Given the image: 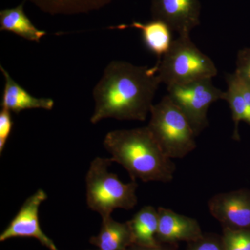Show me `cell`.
I'll return each mask as SVG.
<instances>
[{"mask_svg":"<svg viewBox=\"0 0 250 250\" xmlns=\"http://www.w3.org/2000/svg\"><path fill=\"white\" fill-rule=\"evenodd\" d=\"M148 128L166 155L182 159L197 147L195 135L187 117L166 95L153 105Z\"/></svg>","mask_w":250,"mask_h":250,"instance_id":"cell-5","label":"cell"},{"mask_svg":"<svg viewBox=\"0 0 250 250\" xmlns=\"http://www.w3.org/2000/svg\"><path fill=\"white\" fill-rule=\"evenodd\" d=\"M159 227L156 239L161 243L178 244L179 242L195 241L203 236L195 219L178 214L164 207L158 208Z\"/></svg>","mask_w":250,"mask_h":250,"instance_id":"cell-10","label":"cell"},{"mask_svg":"<svg viewBox=\"0 0 250 250\" xmlns=\"http://www.w3.org/2000/svg\"><path fill=\"white\" fill-rule=\"evenodd\" d=\"M161 83L157 63L149 67L113 61L94 88L95 106L90 122L96 124L105 118L146 121Z\"/></svg>","mask_w":250,"mask_h":250,"instance_id":"cell-1","label":"cell"},{"mask_svg":"<svg viewBox=\"0 0 250 250\" xmlns=\"http://www.w3.org/2000/svg\"><path fill=\"white\" fill-rule=\"evenodd\" d=\"M178 244H166L161 243L160 245L154 247H148L139 246V245L133 244L129 247L127 250H177Z\"/></svg>","mask_w":250,"mask_h":250,"instance_id":"cell-22","label":"cell"},{"mask_svg":"<svg viewBox=\"0 0 250 250\" xmlns=\"http://www.w3.org/2000/svg\"><path fill=\"white\" fill-rule=\"evenodd\" d=\"M111 29H136L141 32L143 42L146 48L162 58L172 44V29L162 21L153 20L146 23L134 22L130 24H120L109 27Z\"/></svg>","mask_w":250,"mask_h":250,"instance_id":"cell-12","label":"cell"},{"mask_svg":"<svg viewBox=\"0 0 250 250\" xmlns=\"http://www.w3.org/2000/svg\"><path fill=\"white\" fill-rule=\"evenodd\" d=\"M234 73L242 82L250 87V48L238 51Z\"/></svg>","mask_w":250,"mask_h":250,"instance_id":"cell-20","label":"cell"},{"mask_svg":"<svg viewBox=\"0 0 250 250\" xmlns=\"http://www.w3.org/2000/svg\"><path fill=\"white\" fill-rule=\"evenodd\" d=\"M4 75L5 84L1 98V107L18 114L24 110L33 108L50 111L54 106V101L51 98H37L32 96L27 90L13 80L9 72L0 66Z\"/></svg>","mask_w":250,"mask_h":250,"instance_id":"cell-11","label":"cell"},{"mask_svg":"<svg viewBox=\"0 0 250 250\" xmlns=\"http://www.w3.org/2000/svg\"><path fill=\"white\" fill-rule=\"evenodd\" d=\"M112 162L111 158H95L85 177L87 205L103 219L111 216L116 208L132 209L138 202L136 181L125 184L108 172Z\"/></svg>","mask_w":250,"mask_h":250,"instance_id":"cell-3","label":"cell"},{"mask_svg":"<svg viewBox=\"0 0 250 250\" xmlns=\"http://www.w3.org/2000/svg\"><path fill=\"white\" fill-rule=\"evenodd\" d=\"M186 250H224L222 236L216 234H204L195 241L188 243Z\"/></svg>","mask_w":250,"mask_h":250,"instance_id":"cell-19","label":"cell"},{"mask_svg":"<svg viewBox=\"0 0 250 250\" xmlns=\"http://www.w3.org/2000/svg\"><path fill=\"white\" fill-rule=\"evenodd\" d=\"M0 30L9 31L26 40L40 42L47 34L33 24L24 12V4H21L0 11Z\"/></svg>","mask_w":250,"mask_h":250,"instance_id":"cell-14","label":"cell"},{"mask_svg":"<svg viewBox=\"0 0 250 250\" xmlns=\"http://www.w3.org/2000/svg\"><path fill=\"white\" fill-rule=\"evenodd\" d=\"M167 90L169 98L183 112L196 136L208 126L207 113L210 105L223 100L224 95L211 79L170 85Z\"/></svg>","mask_w":250,"mask_h":250,"instance_id":"cell-6","label":"cell"},{"mask_svg":"<svg viewBox=\"0 0 250 250\" xmlns=\"http://www.w3.org/2000/svg\"></svg>","mask_w":250,"mask_h":250,"instance_id":"cell-23","label":"cell"},{"mask_svg":"<svg viewBox=\"0 0 250 250\" xmlns=\"http://www.w3.org/2000/svg\"><path fill=\"white\" fill-rule=\"evenodd\" d=\"M208 209L223 229L250 230V190L221 192L208 201Z\"/></svg>","mask_w":250,"mask_h":250,"instance_id":"cell-8","label":"cell"},{"mask_svg":"<svg viewBox=\"0 0 250 250\" xmlns=\"http://www.w3.org/2000/svg\"><path fill=\"white\" fill-rule=\"evenodd\" d=\"M11 112L3 108L0 111V154L4 151L14 126Z\"/></svg>","mask_w":250,"mask_h":250,"instance_id":"cell-21","label":"cell"},{"mask_svg":"<svg viewBox=\"0 0 250 250\" xmlns=\"http://www.w3.org/2000/svg\"><path fill=\"white\" fill-rule=\"evenodd\" d=\"M90 243L100 250H127L134 244L129 221L119 223L111 216L103 218L100 233L92 237Z\"/></svg>","mask_w":250,"mask_h":250,"instance_id":"cell-13","label":"cell"},{"mask_svg":"<svg viewBox=\"0 0 250 250\" xmlns=\"http://www.w3.org/2000/svg\"><path fill=\"white\" fill-rule=\"evenodd\" d=\"M152 19L162 21L179 35H190L200 25V0H150Z\"/></svg>","mask_w":250,"mask_h":250,"instance_id":"cell-9","label":"cell"},{"mask_svg":"<svg viewBox=\"0 0 250 250\" xmlns=\"http://www.w3.org/2000/svg\"><path fill=\"white\" fill-rule=\"evenodd\" d=\"M46 14L72 16L88 14L106 7L113 0H27Z\"/></svg>","mask_w":250,"mask_h":250,"instance_id":"cell-15","label":"cell"},{"mask_svg":"<svg viewBox=\"0 0 250 250\" xmlns=\"http://www.w3.org/2000/svg\"><path fill=\"white\" fill-rule=\"evenodd\" d=\"M134 244L154 247L161 244L156 239L159 227L158 210L151 206L143 207L129 221Z\"/></svg>","mask_w":250,"mask_h":250,"instance_id":"cell-16","label":"cell"},{"mask_svg":"<svg viewBox=\"0 0 250 250\" xmlns=\"http://www.w3.org/2000/svg\"><path fill=\"white\" fill-rule=\"evenodd\" d=\"M225 79L228 83V90L224 92L223 100L229 104L234 122L233 139L240 141L238 125L241 121L248 123L249 111L236 75L234 73L227 74Z\"/></svg>","mask_w":250,"mask_h":250,"instance_id":"cell-17","label":"cell"},{"mask_svg":"<svg viewBox=\"0 0 250 250\" xmlns=\"http://www.w3.org/2000/svg\"><path fill=\"white\" fill-rule=\"evenodd\" d=\"M156 63L159 80L167 87L212 80L218 74L214 62L195 45L190 35L173 39L170 48Z\"/></svg>","mask_w":250,"mask_h":250,"instance_id":"cell-4","label":"cell"},{"mask_svg":"<svg viewBox=\"0 0 250 250\" xmlns=\"http://www.w3.org/2000/svg\"><path fill=\"white\" fill-rule=\"evenodd\" d=\"M47 195L42 189L28 197L16 216L0 235V241L13 238H34L50 250H59L53 241L42 231L39 222V208L47 200Z\"/></svg>","mask_w":250,"mask_h":250,"instance_id":"cell-7","label":"cell"},{"mask_svg":"<svg viewBox=\"0 0 250 250\" xmlns=\"http://www.w3.org/2000/svg\"><path fill=\"white\" fill-rule=\"evenodd\" d=\"M104 147L127 171L131 180L168 183L174 178L176 166L166 155L148 126L115 130L105 136Z\"/></svg>","mask_w":250,"mask_h":250,"instance_id":"cell-2","label":"cell"},{"mask_svg":"<svg viewBox=\"0 0 250 250\" xmlns=\"http://www.w3.org/2000/svg\"><path fill=\"white\" fill-rule=\"evenodd\" d=\"M224 250H250V230L223 229Z\"/></svg>","mask_w":250,"mask_h":250,"instance_id":"cell-18","label":"cell"}]
</instances>
